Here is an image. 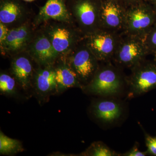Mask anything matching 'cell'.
Returning a JSON list of instances; mask_svg holds the SVG:
<instances>
[{"instance_id": "6da1fadb", "label": "cell", "mask_w": 156, "mask_h": 156, "mask_svg": "<svg viewBox=\"0 0 156 156\" xmlns=\"http://www.w3.org/2000/svg\"><path fill=\"white\" fill-rule=\"evenodd\" d=\"M103 63L92 80L82 89L87 94L99 97L120 98L127 89V76L122 69L111 61Z\"/></svg>"}, {"instance_id": "7a4b0ae2", "label": "cell", "mask_w": 156, "mask_h": 156, "mask_svg": "<svg viewBox=\"0 0 156 156\" xmlns=\"http://www.w3.org/2000/svg\"><path fill=\"white\" fill-rule=\"evenodd\" d=\"M148 54L143 38L122 33L112 61L121 68L131 69Z\"/></svg>"}, {"instance_id": "3957f363", "label": "cell", "mask_w": 156, "mask_h": 156, "mask_svg": "<svg viewBox=\"0 0 156 156\" xmlns=\"http://www.w3.org/2000/svg\"><path fill=\"white\" fill-rule=\"evenodd\" d=\"M131 70L127 76V97L134 98L156 89V63L145 59Z\"/></svg>"}, {"instance_id": "277c9868", "label": "cell", "mask_w": 156, "mask_h": 156, "mask_svg": "<svg viewBox=\"0 0 156 156\" xmlns=\"http://www.w3.org/2000/svg\"><path fill=\"white\" fill-rule=\"evenodd\" d=\"M156 23V14L143 4H134L126 8L124 33L144 39Z\"/></svg>"}, {"instance_id": "5b68a950", "label": "cell", "mask_w": 156, "mask_h": 156, "mask_svg": "<svg viewBox=\"0 0 156 156\" xmlns=\"http://www.w3.org/2000/svg\"><path fill=\"white\" fill-rule=\"evenodd\" d=\"M121 34L100 29L87 34L85 44L101 62L112 60Z\"/></svg>"}, {"instance_id": "8992f818", "label": "cell", "mask_w": 156, "mask_h": 156, "mask_svg": "<svg viewBox=\"0 0 156 156\" xmlns=\"http://www.w3.org/2000/svg\"><path fill=\"white\" fill-rule=\"evenodd\" d=\"M90 110L92 116L98 122L110 126L122 119L127 106L120 98L99 97L92 102Z\"/></svg>"}, {"instance_id": "52a82bcc", "label": "cell", "mask_w": 156, "mask_h": 156, "mask_svg": "<svg viewBox=\"0 0 156 156\" xmlns=\"http://www.w3.org/2000/svg\"><path fill=\"white\" fill-rule=\"evenodd\" d=\"M99 62L85 44L76 50L70 58L68 64L83 87L93 79L100 66Z\"/></svg>"}, {"instance_id": "ba28073f", "label": "cell", "mask_w": 156, "mask_h": 156, "mask_svg": "<svg viewBox=\"0 0 156 156\" xmlns=\"http://www.w3.org/2000/svg\"><path fill=\"white\" fill-rule=\"evenodd\" d=\"M126 7L118 0H104L101 3V29L122 34L124 31Z\"/></svg>"}, {"instance_id": "9c48e42d", "label": "cell", "mask_w": 156, "mask_h": 156, "mask_svg": "<svg viewBox=\"0 0 156 156\" xmlns=\"http://www.w3.org/2000/svg\"><path fill=\"white\" fill-rule=\"evenodd\" d=\"M100 5L97 6L89 0L80 1L76 5L75 14L87 35L100 29Z\"/></svg>"}, {"instance_id": "30bf717a", "label": "cell", "mask_w": 156, "mask_h": 156, "mask_svg": "<svg viewBox=\"0 0 156 156\" xmlns=\"http://www.w3.org/2000/svg\"><path fill=\"white\" fill-rule=\"evenodd\" d=\"M34 86L37 95L44 99L58 92L55 69L49 65L39 69L35 76Z\"/></svg>"}, {"instance_id": "8fae6325", "label": "cell", "mask_w": 156, "mask_h": 156, "mask_svg": "<svg viewBox=\"0 0 156 156\" xmlns=\"http://www.w3.org/2000/svg\"><path fill=\"white\" fill-rule=\"evenodd\" d=\"M11 71L17 83L23 90L32 86L33 69L29 59L24 56L15 58L11 64Z\"/></svg>"}, {"instance_id": "7c38bea8", "label": "cell", "mask_w": 156, "mask_h": 156, "mask_svg": "<svg viewBox=\"0 0 156 156\" xmlns=\"http://www.w3.org/2000/svg\"><path fill=\"white\" fill-rule=\"evenodd\" d=\"M33 54L40 64L50 65L57 56V52L54 49L50 41L45 37H39L35 42Z\"/></svg>"}, {"instance_id": "4fadbf2b", "label": "cell", "mask_w": 156, "mask_h": 156, "mask_svg": "<svg viewBox=\"0 0 156 156\" xmlns=\"http://www.w3.org/2000/svg\"><path fill=\"white\" fill-rule=\"evenodd\" d=\"M58 92H64L72 88L82 89L83 86L77 76L69 65H62L55 69Z\"/></svg>"}, {"instance_id": "5bb4252c", "label": "cell", "mask_w": 156, "mask_h": 156, "mask_svg": "<svg viewBox=\"0 0 156 156\" xmlns=\"http://www.w3.org/2000/svg\"><path fill=\"white\" fill-rule=\"evenodd\" d=\"M39 15L45 20L64 21L69 18V14L62 0H48L41 9Z\"/></svg>"}, {"instance_id": "9a60e30c", "label": "cell", "mask_w": 156, "mask_h": 156, "mask_svg": "<svg viewBox=\"0 0 156 156\" xmlns=\"http://www.w3.org/2000/svg\"><path fill=\"white\" fill-rule=\"evenodd\" d=\"M28 37V31L25 26L9 30L4 45L11 51H17L25 44Z\"/></svg>"}, {"instance_id": "2e32d148", "label": "cell", "mask_w": 156, "mask_h": 156, "mask_svg": "<svg viewBox=\"0 0 156 156\" xmlns=\"http://www.w3.org/2000/svg\"><path fill=\"white\" fill-rule=\"evenodd\" d=\"M72 41L70 32L63 27H57L51 34V43L57 53L66 51L70 47Z\"/></svg>"}, {"instance_id": "e0dca14e", "label": "cell", "mask_w": 156, "mask_h": 156, "mask_svg": "<svg viewBox=\"0 0 156 156\" xmlns=\"http://www.w3.org/2000/svg\"><path fill=\"white\" fill-rule=\"evenodd\" d=\"M24 151L22 144L17 139L6 136L0 132V154L5 155H12Z\"/></svg>"}, {"instance_id": "ac0fdd59", "label": "cell", "mask_w": 156, "mask_h": 156, "mask_svg": "<svg viewBox=\"0 0 156 156\" xmlns=\"http://www.w3.org/2000/svg\"><path fill=\"white\" fill-rule=\"evenodd\" d=\"M80 155L84 156H121V154L113 150L102 141L92 143Z\"/></svg>"}, {"instance_id": "d6986e66", "label": "cell", "mask_w": 156, "mask_h": 156, "mask_svg": "<svg viewBox=\"0 0 156 156\" xmlns=\"http://www.w3.org/2000/svg\"><path fill=\"white\" fill-rule=\"evenodd\" d=\"M21 13L20 9L16 4L12 2L5 3L0 10V21L5 23L14 22Z\"/></svg>"}, {"instance_id": "ffe728a7", "label": "cell", "mask_w": 156, "mask_h": 156, "mask_svg": "<svg viewBox=\"0 0 156 156\" xmlns=\"http://www.w3.org/2000/svg\"><path fill=\"white\" fill-rule=\"evenodd\" d=\"M17 82L15 78L6 73L0 76V92L2 95H12L17 93Z\"/></svg>"}, {"instance_id": "44dd1931", "label": "cell", "mask_w": 156, "mask_h": 156, "mask_svg": "<svg viewBox=\"0 0 156 156\" xmlns=\"http://www.w3.org/2000/svg\"><path fill=\"white\" fill-rule=\"evenodd\" d=\"M143 39L149 53H153L156 56V23Z\"/></svg>"}, {"instance_id": "7402d4cb", "label": "cell", "mask_w": 156, "mask_h": 156, "mask_svg": "<svg viewBox=\"0 0 156 156\" xmlns=\"http://www.w3.org/2000/svg\"><path fill=\"white\" fill-rule=\"evenodd\" d=\"M142 129L148 154L156 156V135L154 136H151L144 131L143 128Z\"/></svg>"}, {"instance_id": "603a6c76", "label": "cell", "mask_w": 156, "mask_h": 156, "mask_svg": "<svg viewBox=\"0 0 156 156\" xmlns=\"http://www.w3.org/2000/svg\"><path fill=\"white\" fill-rule=\"evenodd\" d=\"M148 155L147 151H142L139 149V144L137 142H135L129 150L121 154V156H146Z\"/></svg>"}, {"instance_id": "cb8c5ba5", "label": "cell", "mask_w": 156, "mask_h": 156, "mask_svg": "<svg viewBox=\"0 0 156 156\" xmlns=\"http://www.w3.org/2000/svg\"><path fill=\"white\" fill-rule=\"evenodd\" d=\"M9 31V29L5 24L2 23H0V43L1 46L4 45Z\"/></svg>"}, {"instance_id": "d4e9b609", "label": "cell", "mask_w": 156, "mask_h": 156, "mask_svg": "<svg viewBox=\"0 0 156 156\" xmlns=\"http://www.w3.org/2000/svg\"><path fill=\"white\" fill-rule=\"evenodd\" d=\"M126 1L130 3V4H131V3H133V5H134V3L137 2L138 0H126Z\"/></svg>"}, {"instance_id": "484cf974", "label": "cell", "mask_w": 156, "mask_h": 156, "mask_svg": "<svg viewBox=\"0 0 156 156\" xmlns=\"http://www.w3.org/2000/svg\"><path fill=\"white\" fill-rule=\"evenodd\" d=\"M23 1H26V2H31L34 1V0H23Z\"/></svg>"}]
</instances>
